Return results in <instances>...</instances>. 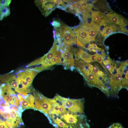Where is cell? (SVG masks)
<instances>
[{"label":"cell","instance_id":"6da1fadb","mask_svg":"<svg viewBox=\"0 0 128 128\" xmlns=\"http://www.w3.org/2000/svg\"><path fill=\"white\" fill-rule=\"evenodd\" d=\"M49 122L55 128H89L90 126L85 114L75 113L64 107L63 111L50 114Z\"/></svg>","mask_w":128,"mask_h":128},{"label":"cell","instance_id":"7a4b0ae2","mask_svg":"<svg viewBox=\"0 0 128 128\" xmlns=\"http://www.w3.org/2000/svg\"><path fill=\"white\" fill-rule=\"evenodd\" d=\"M59 49V44L56 38L54 39L52 47L46 54L28 64L27 67L38 72L50 67V63L54 57L57 51Z\"/></svg>","mask_w":128,"mask_h":128},{"label":"cell","instance_id":"3957f363","mask_svg":"<svg viewBox=\"0 0 128 128\" xmlns=\"http://www.w3.org/2000/svg\"><path fill=\"white\" fill-rule=\"evenodd\" d=\"M54 98L57 103L67 111L75 113L84 114L85 100L83 98L70 99L56 94Z\"/></svg>","mask_w":128,"mask_h":128},{"label":"cell","instance_id":"277c9868","mask_svg":"<svg viewBox=\"0 0 128 128\" xmlns=\"http://www.w3.org/2000/svg\"><path fill=\"white\" fill-rule=\"evenodd\" d=\"M78 70L84 77L89 86L97 87L106 96H109L110 94L108 86L98 77L91 72L88 69L84 67Z\"/></svg>","mask_w":128,"mask_h":128},{"label":"cell","instance_id":"5b68a950","mask_svg":"<svg viewBox=\"0 0 128 128\" xmlns=\"http://www.w3.org/2000/svg\"><path fill=\"white\" fill-rule=\"evenodd\" d=\"M34 109L43 113L46 116L52 110L53 99L47 98L41 93L33 90Z\"/></svg>","mask_w":128,"mask_h":128},{"label":"cell","instance_id":"8992f818","mask_svg":"<svg viewBox=\"0 0 128 128\" xmlns=\"http://www.w3.org/2000/svg\"><path fill=\"white\" fill-rule=\"evenodd\" d=\"M60 28V38L64 43L69 46L76 44V35L72 28L61 22Z\"/></svg>","mask_w":128,"mask_h":128},{"label":"cell","instance_id":"52a82bcc","mask_svg":"<svg viewBox=\"0 0 128 128\" xmlns=\"http://www.w3.org/2000/svg\"><path fill=\"white\" fill-rule=\"evenodd\" d=\"M73 29L77 37V45L81 48L87 49L91 41L87 30L82 26Z\"/></svg>","mask_w":128,"mask_h":128},{"label":"cell","instance_id":"ba28073f","mask_svg":"<svg viewBox=\"0 0 128 128\" xmlns=\"http://www.w3.org/2000/svg\"><path fill=\"white\" fill-rule=\"evenodd\" d=\"M34 2L42 14L46 17L57 8V4L54 2V0H37L34 1Z\"/></svg>","mask_w":128,"mask_h":128},{"label":"cell","instance_id":"9c48e42d","mask_svg":"<svg viewBox=\"0 0 128 128\" xmlns=\"http://www.w3.org/2000/svg\"><path fill=\"white\" fill-rule=\"evenodd\" d=\"M122 79L121 74L119 73L110 76L109 80L110 94V93L115 96H117L119 91L123 88Z\"/></svg>","mask_w":128,"mask_h":128},{"label":"cell","instance_id":"30bf717a","mask_svg":"<svg viewBox=\"0 0 128 128\" xmlns=\"http://www.w3.org/2000/svg\"><path fill=\"white\" fill-rule=\"evenodd\" d=\"M70 46L66 44L62 53L61 64L67 68H73L74 66V60L73 54L70 50Z\"/></svg>","mask_w":128,"mask_h":128},{"label":"cell","instance_id":"8fae6325","mask_svg":"<svg viewBox=\"0 0 128 128\" xmlns=\"http://www.w3.org/2000/svg\"><path fill=\"white\" fill-rule=\"evenodd\" d=\"M91 15L92 22L99 26H105L111 23L106 15L103 13L92 11Z\"/></svg>","mask_w":128,"mask_h":128},{"label":"cell","instance_id":"7c38bea8","mask_svg":"<svg viewBox=\"0 0 128 128\" xmlns=\"http://www.w3.org/2000/svg\"><path fill=\"white\" fill-rule=\"evenodd\" d=\"M38 73L34 70L27 68L19 70L16 73V75L20 77L31 85L34 78Z\"/></svg>","mask_w":128,"mask_h":128},{"label":"cell","instance_id":"4fadbf2b","mask_svg":"<svg viewBox=\"0 0 128 128\" xmlns=\"http://www.w3.org/2000/svg\"><path fill=\"white\" fill-rule=\"evenodd\" d=\"M82 26L87 30L90 41H94L96 37L100 31V26L92 22L89 23L87 21L83 23Z\"/></svg>","mask_w":128,"mask_h":128},{"label":"cell","instance_id":"5bb4252c","mask_svg":"<svg viewBox=\"0 0 128 128\" xmlns=\"http://www.w3.org/2000/svg\"><path fill=\"white\" fill-rule=\"evenodd\" d=\"M111 22L121 27H125L128 25L127 20L121 15L111 11L106 14Z\"/></svg>","mask_w":128,"mask_h":128},{"label":"cell","instance_id":"9a60e30c","mask_svg":"<svg viewBox=\"0 0 128 128\" xmlns=\"http://www.w3.org/2000/svg\"><path fill=\"white\" fill-rule=\"evenodd\" d=\"M0 81L9 85L12 88L14 89L16 91L18 89V82L15 76L12 73V72L0 75Z\"/></svg>","mask_w":128,"mask_h":128},{"label":"cell","instance_id":"2e32d148","mask_svg":"<svg viewBox=\"0 0 128 128\" xmlns=\"http://www.w3.org/2000/svg\"><path fill=\"white\" fill-rule=\"evenodd\" d=\"M74 50L73 54L75 58H78L86 63L91 62L90 60V54L81 48H75Z\"/></svg>","mask_w":128,"mask_h":128},{"label":"cell","instance_id":"e0dca14e","mask_svg":"<svg viewBox=\"0 0 128 128\" xmlns=\"http://www.w3.org/2000/svg\"><path fill=\"white\" fill-rule=\"evenodd\" d=\"M34 97L31 94L27 96L26 98L23 99L21 102L22 110H23L28 108L34 109Z\"/></svg>","mask_w":128,"mask_h":128},{"label":"cell","instance_id":"ac0fdd59","mask_svg":"<svg viewBox=\"0 0 128 128\" xmlns=\"http://www.w3.org/2000/svg\"><path fill=\"white\" fill-rule=\"evenodd\" d=\"M88 67L90 72L97 77H99V78H102L103 79L106 77L104 73L99 69L98 66H93L90 64L88 63Z\"/></svg>","mask_w":128,"mask_h":128},{"label":"cell","instance_id":"d6986e66","mask_svg":"<svg viewBox=\"0 0 128 128\" xmlns=\"http://www.w3.org/2000/svg\"><path fill=\"white\" fill-rule=\"evenodd\" d=\"M118 27L114 25H110L106 26L101 32L102 36L105 37L112 32L118 31Z\"/></svg>","mask_w":128,"mask_h":128},{"label":"cell","instance_id":"ffe728a7","mask_svg":"<svg viewBox=\"0 0 128 128\" xmlns=\"http://www.w3.org/2000/svg\"><path fill=\"white\" fill-rule=\"evenodd\" d=\"M10 14L9 6H5L0 8V21L9 16Z\"/></svg>","mask_w":128,"mask_h":128},{"label":"cell","instance_id":"44dd1931","mask_svg":"<svg viewBox=\"0 0 128 128\" xmlns=\"http://www.w3.org/2000/svg\"><path fill=\"white\" fill-rule=\"evenodd\" d=\"M11 0H0V8L5 6H9Z\"/></svg>","mask_w":128,"mask_h":128},{"label":"cell","instance_id":"7402d4cb","mask_svg":"<svg viewBox=\"0 0 128 128\" xmlns=\"http://www.w3.org/2000/svg\"><path fill=\"white\" fill-rule=\"evenodd\" d=\"M50 24L54 27H60L61 26V22L58 20L54 19L52 22H50Z\"/></svg>","mask_w":128,"mask_h":128},{"label":"cell","instance_id":"603a6c76","mask_svg":"<svg viewBox=\"0 0 128 128\" xmlns=\"http://www.w3.org/2000/svg\"><path fill=\"white\" fill-rule=\"evenodd\" d=\"M107 128H124L121 124L119 123H117L112 124Z\"/></svg>","mask_w":128,"mask_h":128},{"label":"cell","instance_id":"cb8c5ba5","mask_svg":"<svg viewBox=\"0 0 128 128\" xmlns=\"http://www.w3.org/2000/svg\"><path fill=\"white\" fill-rule=\"evenodd\" d=\"M96 55V61L99 63L103 66L104 65L102 63L103 56L101 55H99L97 54Z\"/></svg>","mask_w":128,"mask_h":128},{"label":"cell","instance_id":"d4e9b609","mask_svg":"<svg viewBox=\"0 0 128 128\" xmlns=\"http://www.w3.org/2000/svg\"><path fill=\"white\" fill-rule=\"evenodd\" d=\"M54 2L55 3L65 7L67 4H65L62 0H54Z\"/></svg>","mask_w":128,"mask_h":128},{"label":"cell","instance_id":"484cf974","mask_svg":"<svg viewBox=\"0 0 128 128\" xmlns=\"http://www.w3.org/2000/svg\"><path fill=\"white\" fill-rule=\"evenodd\" d=\"M96 53L94 54L90 55V60L91 62L96 61Z\"/></svg>","mask_w":128,"mask_h":128},{"label":"cell","instance_id":"4316f807","mask_svg":"<svg viewBox=\"0 0 128 128\" xmlns=\"http://www.w3.org/2000/svg\"><path fill=\"white\" fill-rule=\"evenodd\" d=\"M87 49L90 52H96V50L92 46L90 43L89 44Z\"/></svg>","mask_w":128,"mask_h":128},{"label":"cell","instance_id":"83f0119b","mask_svg":"<svg viewBox=\"0 0 128 128\" xmlns=\"http://www.w3.org/2000/svg\"><path fill=\"white\" fill-rule=\"evenodd\" d=\"M0 128H8L4 122H0Z\"/></svg>","mask_w":128,"mask_h":128},{"label":"cell","instance_id":"f1b7e54d","mask_svg":"<svg viewBox=\"0 0 128 128\" xmlns=\"http://www.w3.org/2000/svg\"><path fill=\"white\" fill-rule=\"evenodd\" d=\"M125 75L126 78L128 80V71H127Z\"/></svg>","mask_w":128,"mask_h":128},{"label":"cell","instance_id":"f546056e","mask_svg":"<svg viewBox=\"0 0 128 128\" xmlns=\"http://www.w3.org/2000/svg\"><path fill=\"white\" fill-rule=\"evenodd\" d=\"M53 35H55V31L54 29L53 30Z\"/></svg>","mask_w":128,"mask_h":128}]
</instances>
